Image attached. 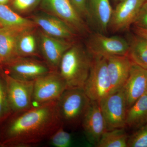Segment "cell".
<instances>
[{
    "label": "cell",
    "mask_w": 147,
    "mask_h": 147,
    "mask_svg": "<svg viewBox=\"0 0 147 147\" xmlns=\"http://www.w3.org/2000/svg\"><path fill=\"white\" fill-rule=\"evenodd\" d=\"M127 147H147V124L128 136Z\"/></svg>",
    "instance_id": "484cf974"
},
{
    "label": "cell",
    "mask_w": 147,
    "mask_h": 147,
    "mask_svg": "<svg viewBox=\"0 0 147 147\" xmlns=\"http://www.w3.org/2000/svg\"><path fill=\"white\" fill-rule=\"evenodd\" d=\"M12 114L7 94L5 83L0 77V125Z\"/></svg>",
    "instance_id": "d4e9b609"
},
{
    "label": "cell",
    "mask_w": 147,
    "mask_h": 147,
    "mask_svg": "<svg viewBox=\"0 0 147 147\" xmlns=\"http://www.w3.org/2000/svg\"><path fill=\"white\" fill-rule=\"evenodd\" d=\"M108 130L125 128L127 107L122 88L98 102Z\"/></svg>",
    "instance_id": "ba28073f"
},
{
    "label": "cell",
    "mask_w": 147,
    "mask_h": 147,
    "mask_svg": "<svg viewBox=\"0 0 147 147\" xmlns=\"http://www.w3.org/2000/svg\"><path fill=\"white\" fill-rule=\"evenodd\" d=\"M40 50L45 62L53 71H57L65 53L73 45L67 40L50 36L42 31L39 33Z\"/></svg>",
    "instance_id": "7c38bea8"
},
{
    "label": "cell",
    "mask_w": 147,
    "mask_h": 147,
    "mask_svg": "<svg viewBox=\"0 0 147 147\" xmlns=\"http://www.w3.org/2000/svg\"><path fill=\"white\" fill-rule=\"evenodd\" d=\"M92 60V57L80 45L73 44L64 54L57 71L67 89L83 88L89 74Z\"/></svg>",
    "instance_id": "7a4b0ae2"
},
{
    "label": "cell",
    "mask_w": 147,
    "mask_h": 147,
    "mask_svg": "<svg viewBox=\"0 0 147 147\" xmlns=\"http://www.w3.org/2000/svg\"><path fill=\"white\" fill-rule=\"evenodd\" d=\"M47 145L54 147H70L85 145L74 134L65 130L63 123L47 140Z\"/></svg>",
    "instance_id": "603a6c76"
},
{
    "label": "cell",
    "mask_w": 147,
    "mask_h": 147,
    "mask_svg": "<svg viewBox=\"0 0 147 147\" xmlns=\"http://www.w3.org/2000/svg\"><path fill=\"white\" fill-rule=\"evenodd\" d=\"M7 98L12 113L28 110L33 106L34 81H25L3 73Z\"/></svg>",
    "instance_id": "52a82bcc"
},
{
    "label": "cell",
    "mask_w": 147,
    "mask_h": 147,
    "mask_svg": "<svg viewBox=\"0 0 147 147\" xmlns=\"http://www.w3.org/2000/svg\"><path fill=\"white\" fill-rule=\"evenodd\" d=\"M57 101L12 113L2 127L0 146L33 147L47 141L62 124Z\"/></svg>",
    "instance_id": "6da1fadb"
},
{
    "label": "cell",
    "mask_w": 147,
    "mask_h": 147,
    "mask_svg": "<svg viewBox=\"0 0 147 147\" xmlns=\"http://www.w3.org/2000/svg\"><path fill=\"white\" fill-rule=\"evenodd\" d=\"M33 29L24 31L19 35L17 42V57H30L37 56L38 42Z\"/></svg>",
    "instance_id": "7402d4cb"
},
{
    "label": "cell",
    "mask_w": 147,
    "mask_h": 147,
    "mask_svg": "<svg viewBox=\"0 0 147 147\" xmlns=\"http://www.w3.org/2000/svg\"><path fill=\"white\" fill-rule=\"evenodd\" d=\"M3 73L18 80L34 81L53 71L45 62L30 57H17L1 67Z\"/></svg>",
    "instance_id": "8992f818"
},
{
    "label": "cell",
    "mask_w": 147,
    "mask_h": 147,
    "mask_svg": "<svg viewBox=\"0 0 147 147\" xmlns=\"http://www.w3.org/2000/svg\"><path fill=\"white\" fill-rule=\"evenodd\" d=\"M146 0H123L113 10L109 27L113 32L128 29L133 24Z\"/></svg>",
    "instance_id": "4fadbf2b"
},
{
    "label": "cell",
    "mask_w": 147,
    "mask_h": 147,
    "mask_svg": "<svg viewBox=\"0 0 147 147\" xmlns=\"http://www.w3.org/2000/svg\"><path fill=\"white\" fill-rule=\"evenodd\" d=\"M42 0H13L12 5L14 9L20 13L29 12L39 5Z\"/></svg>",
    "instance_id": "4316f807"
},
{
    "label": "cell",
    "mask_w": 147,
    "mask_h": 147,
    "mask_svg": "<svg viewBox=\"0 0 147 147\" xmlns=\"http://www.w3.org/2000/svg\"><path fill=\"white\" fill-rule=\"evenodd\" d=\"M133 25L134 27L147 30V1H146L142 5L141 9Z\"/></svg>",
    "instance_id": "83f0119b"
},
{
    "label": "cell",
    "mask_w": 147,
    "mask_h": 147,
    "mask_svg": "<svg viewBox=\"0 0 147 147\" xmlns=\"http://www.w3.org/2000/svg\"><path fill=\"white\" fill-rule=\"evenodd\" d=\"M23 31L6 28L0 30V68L17 57V40Z\"/></svg>",
    "instance_id": "e0dca14e"
},
{
    "label": "cell",
    "mask_w": 147,
    "mask_h": 147,
    "mask_svg": "<svg viewBox=\"0 0 147 147\" xmlns=\"http://www.w3.org/2000/svg\"><path fill=\"white\" fill-rule=\"evenodd\" d=\"M87 51L92 57L107 58L115 56H126L129 42L119 36H107L100 33L91 34L87 42Z\"/></svg>",
    "instance_id": "9c48e42d"
},
{
    "label": "cell",
    "mask_w": 147,
    "mask_h": 147,
    "mask_svg": "<svg viewBox=\"0 0 147 147\" xmlns=\"http://www.w3.org/2000/svg\"><path fill=\"white\" fill-rule=\"evenodd\" d=\"M146 1H147V0H146Z\"/></svg>",
    "instance_id": "836d02e7"
},
{
    "label": "cell",
    "mask_w": 147,
    "mask_h": 147,
    "mask_svg": "<svg viewBox=\"0 0 147 147\" xmlns=\"http://www.w3.org/2000/svg\"><path fill=\"white\" fill-rule=\"evenodd\" d=\"M89 17L94 20L101 32L107 31L113 10L109 0H90Z\"/></svg>",
    "instance_id": "ffe728a7"
},
{
    "label": "cell",
    "mask_w": 147,
    "mask_h": 147,
    "mask_svg": "<svg viewBox=\"0 0 147 147\" xmlns=\"http://www.w3.org/2000/svg\"><path fill=\"white\" fill-rule=\"evenodd\" d=\"M74 8L82 16L89 17L87 0H69Z\"/></svg>",
    "instance_id": "f1b7e54d"
},
{
    "label": "cell",
    "mask_w": 147,
    "mask_h": 147,
    "mask_svg": "<svg viewBox=\"0 0 147 147\" xmlns=\"http://www.w3.org/2000/svg\"><path fill=\"white\" fill-rule=\"evenodd\" d=\"M134 30L136 35L147 39V30L134 27Z\"/></svg>",
    "instance_id": "f546056e"
},
{
    "label": "cell",
    "mask_w": 147,
    "mask_h": 147,
    "mask_svg": "<svg viewBox=\"0 0 147 147\" xmlns=\"http://www.w3.org/2000/svg\"><path fill=\"white\" fill-rule=\"evenodd\" d=\"M83 88L91 100L98 102L111 93L106 58L92 57L89 74Z\"/></svg>",
    "instance_id": "277c9868"
},
{
    "label": "cell",
    "mask_w": 147,
    "mask_h": 147,
    "mask_svg": "<svg viewBox=\"0 0 147 147\" xmlns=\"http://www.w3.org/2000/svg\"><path fill=\"white\" fill-rule=\"evenodd\" d=\"M9 0H0V4L6 5Z\"/></svg>",
    "instance_id": "4dcf8cb0"
},
{
    "label": "cell",
    "mask_w": 147,
    "mask_h": 147,
    "mask_svg": "<svg viewBox=\"0 0 147 147\" xmlns=\"http://www.w3.org/2000/svg\"><path fill=\"white\" fill-rule=\"evenodd\" d=\"M2 27H1V26L0 25V30H1V29L2 28Z\"/></svg>",
    "instance_id": "d6a6232c"
},
{
    "label": "cell",
    "mask_w": 147,
    "mask_h": 147,
    "mask_svg": "<svg viewBox=\"0 0 147 147\" xmlns=\"http://www.w3.org/2000/svg\"><path fill=\"white\" fill-rule=\"evenodd\" d=\"M106 59L113 93L123 87L129 75L132 63L127 55L112 56Z\"/></svg>",
    "instance_id": "2e32d148"
},
{
    "label": "cell",
    "mask_w": 147,
    "mask_h": 147,
    "mask_svg": "<svg viewBox=\"0 0 147 147\" xmlns=\"http://www.w3.org/2000/svg\"><path fill=\"white\" fill-rule=\"evenodd\" d=\"M115 1H117L121 2V1H123V0H115Z\"/></svg>",
    "instance_id": "1f68e13d"
},
{
    "label": "cell",
    "mask_w": 147,
    "mask_h": 147,
    "mask_svg": "<svg viewBox=\"0 0 147 147\" xmlns=\"http://www.w3.org/2000/svg\"><path fill=\"white\" fill-rule=\"evenodd\" d=\"M32 21L45 34L57 38L68 40L75 36L76 32L59 18L41 12L33 16Z\"/></svg>",
    "instance_id": "9a60e30c"
},
{
    "label": "cell",
    "mask_w": 147,
    "mask_h": 147,
    "mask_svg": "<svg viewBox=\"0 0 147 147\" xmlns=\"http://www.w3.org/2000/svg\"><path fill=\"white\" fill-rule=\"evenodd\" d=\"M0 25L3 28L20 31L32 29L36 25L32 20L20 16L6 5L0 4Z\"/></svg>",
    "instance_id": "d6986e66"
},
{
    "label": "cell",
    "mask_w": 147,
    "mask_h": 147,
    "mask_svg": "<svg viewBox=\"0 0 147 147\" xmlns=\"http://www.w3.org/2000/svg\"><path fill=\"white\" fill-rule=\"evenodd\" d=\"M41 8L66 23L76 32L88 31L82 16L79 14L69 0H42Z\"/></svg>",
    "instance_id": "30bf717a"
},
{
    "label": "cell",
    "mask_w": 147,
    "mask_h": 147,
    "mask_svg": "<svg viewBox=\"0 0 147 147\" xmlns=\"http://www.w3.org/2000/svg\"><path fill=\"white\" fill-rule=\"evenodd\" d=\"M125 128L107 130L103 133L96 147H127L128 136Z\"/></svg>",
    "instance_id": "cb8c5ba5"
},
{
    "label": "cell",
    "mask_w": 147,
    "mask_h": 147,
    "mask_svg": "<svg viewBox=\"0 0 147 147\" xmlns=\"http://www.w3.org/2000/svg\"><path fill=\"white\" fill-rule=\"evenodd\" d=\"M66 85L57 71H52L39 77L34 82L33 106L57 101Z\"/></svg>",
    "instance_id": "5b68a950"
},
{
    "label": "cell",
    "mask_w": 147,
    "mask_h": 147,
    "mask_svg": "<svg viewBox=\"0 0 147 147\" xmlns=\"http://www.w3.org/2000/svg\"><path fill=\"white\" fill-rule=\"evenodd\" d=\"M91 101L83 88L66 90L57 101L58 114L64 127L75 129L81 126Z\"/></svg>",
    "instance_id": "3957f363"
},
{
    "label": "cell",
    "mask_w": 147,
    "mask_h": 147,
    "mask_svg": "<svg viewBox=\"0 0 147 147\" xmlns=\"http://www.w3.org/2000/svg\"><path fill=\"white\" fill-rule=\"evenodd\" d=\"M147 124V92L127 111L125 127L137 130Z\"/></svg>",
    "instance_id": "ac0fdd59"
},
{
    "label": "cell",
    "mask_w": 147,
    "mask_h": 147,
    "mask_svg": "<svg viewBox=\"0 0 147 147\" xmlns=\"http://www.w3.org/2000/svg\"><path fill=\"white\" fill-rule=\"evenodd\" d=\"M122 89L127 110L147 92V69L132 63L129 75Z\"/></svg>",
    "instance_id": "5bb4252c"
},
{
    "label": "cell",
    "mask_w": 147,
    "mask_h": 147,
    "mask_svg": "<svg viewBox=\"0 0 147 147\" xmlns=\"http://www.w3.org/2000/svg\"><path fill=\"white\" fill-rule=\"evenodd\" d=\"M81 126L86 139L96 147L104 132L108 130L99 103L91 100L82 120Z\"/></svg>",
    "instance_id": "8fae6325"
},
{
    "label": "cell",
    "mask_w": 147,
    "mask_h": 147,
    "mask_svg": "<svg viewBox=\"0 0 147 147\" xmlns=\"http://www.w3.org/2000/svg\"><path fill=\"white\" fill-rule=\"evenodd\" d=\"M129 43L127 56L132 63L147 69V39L136 35Z\"/></svg>",
    "instance_id": "44dd1931"
}]
</instances>
